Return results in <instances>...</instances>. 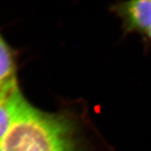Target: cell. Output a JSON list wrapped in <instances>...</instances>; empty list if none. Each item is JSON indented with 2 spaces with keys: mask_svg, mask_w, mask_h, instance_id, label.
Returning a JSON list of instances; mask_svg holds the SVG:
<instances>
[{
  "mask_svg": "<svg viewBox=\"0 0 151 151\" xmlns=\"http://www.w3.org/2000/svg\"><path fill=\"white\" fill-rule=\"evenodd\" d=\"M0 151H3V150H2L1 147V146H0Z\"/></svg>",
  "mask_w": 151,
  "mask_h": 151,
  "instance_id": "8992f818",
  "label": "cell"
},
{
  "mask_svg": "<svg viewBox=\"0 0 151 151\" xmlns=\"http://www.w3.org/2000/svg\"><path fill=\"white\" fill-rule=\"evenodd\" d=\"M27 101L17 80L0 89V143Z\"/></svg>",
  "mask_w": 151,
  "mask_h": 151,
  "instance_id": "3957f363",
  "label": "cell"
},
{
  "mask_svg": "<svg viewBox=\"0 0 151 151\" xmlns=\"http://www.w3.org/2000/svg\"><path fill=\"white\" fill-rule=\"evenodd\" d=\"M111 9L120 19L125 33L147 35L151 27V0L120 1Z\"/></svg>",
  "mask_w": 151,
  "mask_h": 151,
  "instance_id": "7a4b0ae2",
  "label": "cell"
},
{
  "mask_svg": "<svg viewBox=\"0 0 151 151\" xmlns=\"http://www.w3.org/2000/svg\"><path fill=\"white\" fill-rule=\"evenodd\" d=\"M15 52L0 33V89L17 80Z\"/></svg>",
  "mask_w": 151,
  "mask_h": 151,
  "instance_id": "277c9868",
  "label": "cell"
},
{
  "mask_svg": "<svg viewBox=\"0 0 151 151\" xmlns=\"http://www.w3.org/2000/svg\"><path fill=\"white\" fill-rule=\"evenodd\" d=\"M145 37H147L148 39H149L151 40V27H150V28L149 29V32H147V35H146Z\"/></svg>",
  "mask_w": 151,
  "mask_h": 151,
  "instance_id": "5b68a950",
  "label": "cell"
},
{
  "mask_svg": "<svg viewBox=\"0 0 151 151\" xmlns=\"http://www.w3.org/2000/svg\"><path fill=\"white\" fill-rule=\"evenodd\" d=\"M81 122L73 110L47 112L27 101L0 146L3 151H79Z\"/></svg>",
  "mask_w": 151,
  "mask_h": 151,
  "instance_id": "6da1fadb",
  "label": "cell"
}]
</instances>
